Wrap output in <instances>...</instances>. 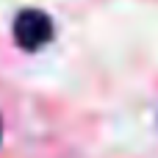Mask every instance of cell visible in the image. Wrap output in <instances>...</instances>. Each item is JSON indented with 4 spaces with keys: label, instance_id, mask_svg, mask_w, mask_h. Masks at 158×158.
I'll use <instances>...</instances> for the list:
<instances>
[{
    "label": "cell",
    "instance_id": "cell-1",
    "mask_svg": "<svg viewBox=\"0 0 158 158\" xmlns=\"http://www.w3.org/2000/svg\"><path fill=\"white\" fill-rule=\"evenodd\" d=\"M14 39L22 50H39L53 39V19L39 8H25L14 19Z\"/></svg>",
    "mask_w": 158,
    "mask_h": 158
},
{
    "label": "cell",
    "instance_id": "cell-2",
    "mask_svg": "<svg viewBox=\"0 0 158 158\" xmlns=\"http://www.w3.org/2000/svg\"><path fill=\"white\" fill-rule=\"evenodd\" d=\"M0 139H3V122H0Z\"/></svg>",
    "mask_w": 158,
    "mask_h": 158
}]
</instances>
